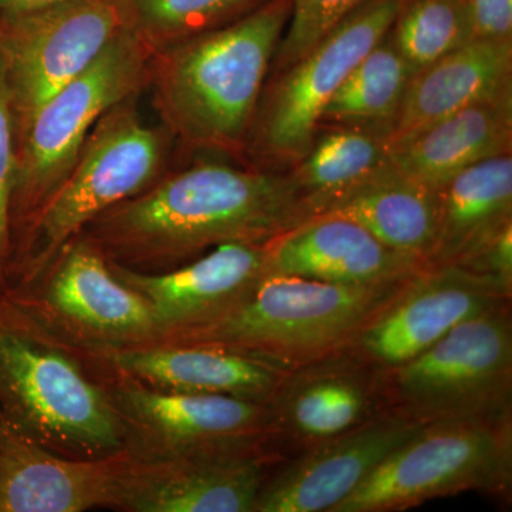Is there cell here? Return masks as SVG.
Segmentation results:
<instances>
[{"mask_svg":"<svg viewBox=\"0 0 512 512\" xmlns=\"http://www.w3.org/2000/svg\"><path fill=\"white\" fill-rule=\"evenodd\" d=\"M512 92V40H470L414 72L386 133L390 151L471 104Z\"/></svg>","mask_w":512,"mask_h":512,"instance_id":"ffe728a7","label":"cell"},{"mask_svg":"<svg viewBox=\"0 0 512 512\" xmlns=\"http://www.w3.org/2000/svg\"><path fill=\"white\" fill-rule=\"evenodd\" d=\"M470 40H512V0H466Z\"/></svg>","mask_w":512,"mask_h":512,"instance_id":"4dcf8cb0","label":"cell"},{"mask_svg":"<svg viewBox=\"0 0 512 512\" xmlns=\"http://www.w3.org/2000/svg\"><path fill=\"white\" fill-rule=\"evenodd\" d=\"M511 291L463 266L426 268L350 342L356 359L382 370L402 365L468 319L508 306Z\"/></svg>","mask_w":512,"mask_h":512,"instance_id":"4fadbf2b","label":"cell"},{"mask_svg":"<svg viewBox=\"0 0 512 512\" xmlns=\"http://www.w3.org/2000/svg\"><path fill=\"white\" fill-rule=\"evenodd\" d=\"M173 141L164 127L141 119L137 96L107 111L13 254L9 286L29 284L94 218L160 180Z\"/></svg>","mask_w":512,"mask_h":512,"instance_id":"5b68a950","label":"cell"},{"mask_svg":"<svg viewBox=\"0 0 512 512\" xmlns=\"http://www.w3.org/2000/svg\"><path fill=\"white\" fill-rule=\"evenodd\" d=\"M421 427L419 421L402 414H384L320 441L278 474L266 478L254 512H332Z\"/></svg>","mask_w":512,"mask_h":512,"instance_id":"2e32d148","label":"cell"},{"mask_svg":"<svg viewBox=\"0 0 512 512\" xmlns=\"http://www.w3.org/2000/svg\"><path fill=\"white\" fill-rule=\"evenodd\" d=\"M3 291L74 345H140L161 335L147 299L82 235L64 245L29 284Z\"/></svg>","mask_w":512,"mask_h":512,"instance_id":"30bf717a","label":"cell"},{"mask_svg":"<svg viewBox=\"0 0 512 512\" xmlns=\"http://www.w3.org/2000/svg\"><path fill=\"white\" fill-rule=\"evenodd\" d=\"M389 36L419 70L470 42L466 0H402Z\"/></svg>","mask_w":512,"mask_h":512,"instance_id":"83f0119b","label":"cell"},{"mask_svg":"<svg viewBox=\"0 0 512 512\" xmlns=\"http://www.w3.org/2000/svg\"><path fill=\"white\" fill-rule=\"evenodd\" d=\"M97 372L123 421L126 451L131 456L170 457L222 448L266 447L271 440L268 403L221 394L164 392L128 377Z\"/></svg>","mask_w":512,"mask_h":512,"instance_id":"7c38bea8","label":"cell"},{"mask_svg":"<svg viewBox=\"0 0 512 512\" xmlns=\"http://www.w3.org/2000/svg\"><path fill=\"white\" fill-rule=\"evenodd\" d=\"M16 170V133L10 107L5 67L0 57V291L8 288L12 272L13 242L10 207Z\"/></svg>","mask_w":512,"mask_h":512,"instance_id":"f546056e","label":"cell"},{"mask_svg":"<svg viewBox=\"0 0 512 512\" xmlns=\"http://www.w3.org/2000/svg\"><path fill=\"white\" fill-rule=\"evenodd\" d=\"M268 448L235 447L170 457L126 451L114 510L254 512L266 480Z\"/></svg>","mask_w":512,"mask_h":512,"instance_id":"5bb4252c","label":"cell"},{"mask_svg":"<svg viewBox=\"0 0 512 512\" xmlns=\"http://www.w3.org/2000/svg\"><path fill=\"white\" fill-rule=\"evenodd\" d=\"M437 212L439 190L404 173L387 158L359 183L323 201L311 218H349L387 247L427 268L436 241Z\"/></svg>","mask_w":512,"mask_h":512,"instance_id":"44dd1931","label":"cell"},{"mask_svg":"<svg viewBox=\"0 0 512 512\" xmlns=\"http://www.w3.org/2000/svg\"><path fill=\"white\" fill-rule=\"evenodd\" d=\"M110 264L120 279L150 303L160 325L158 339L217 318L266 272L264 244L251 242L222 244L163 272L133 271Z\"/></svg>","mask_w":512,"mask_h":512,"instance_id":"ac0fdd59","label":"cell"},{"mask_svg":"<svg viewBox=\"0 0 512 512\" xmlns=\"http://www.w3.org/2000/svg\"><path fill=\"white\" fill-rule=\"evenodd\" d=\"M0 416L73 460L126 451L123 421L100 373L6 291H0Z\"/></svg>","mask_w":512,"mask_h":512,"instance_id":"3957f363","label":"cell"},{"mask_svg":"<svg viewBox=\"0 0 512 512\" xmlns=\"http://www.w3.org/2000/svg\"><path fill=\"white\" fill-rule=\"evenodd\" d=\"M409 281L338 285L265 272L217 318L156 342L241 350L293 370L348 348L363 326Z\"/></svg>","mask_w":512,"mask_h":512,"instance_id":"277c9868","label":"cell"},{"mask_svg":"<svg viewBox=\"0 0 512 512\" xmlns=\"http://www.w3.org/2000/svg\"><path fill=\"white\" fill-rule=\"evenodd\" d=\"M463 266L474 274L488 276L510 289L512 286V224L491 239L480 252Z\"/></svg>","mask_w":512,"mask_h":512,"instance_id":"1f68e13d","label":"cell"},{"mask_svg":"<svg viewBox=\"0 0 512 512\" xmlns=\"http://www.w3.org/2000/svg\"><path fill=\"white\" fill-rule=\"evenodd\" d=\"M121 30L113 0H66L32 12L0 13V57L15 133L83 73Z\"/></svg>","mask_w":512,"mask_h":512,"instance_id":"8fae6325","label":"cell"},{"mask_svg":"<svg viewBox=\"0 0 512 512\" xmlns=\"http://www.w3.org/2000/svg\"><path fill=\"white\" fill-rule=\"evenodd\" d=\"M414 72L387 33L333 94L319 128H369L386 136Z\"/></svg>","mask_w":512,"mask_h":512,"instance_id":"d4e9b609","label":"cell"},{"mask_svg":"<svg viewBox=\"0 0 512 512\" xmlns=\"http://www.w3.org/2000/svg\"><path fill=\"white\" fill-rule=\"evenodd\" d=\"M389 158L384 134L369 128L319 130L308 153L288 173L298 185L308 220L323 201L382 167Z\"/></svg>","mask_w":512,"mask_h":512,"instance_id":"484cf974","label":"cell"},{"mask_svg":"<svg viewBox=\"0 0 512 512\" xmlns=\"http://www.w3.org/2000/svg\"><path fill=\"white\" fill-rule=\"evenodd\" d=\"M402 0H366L298 62L266 80L244 161L286 173L308 153L333 94L392 28Z\"/></svg>","mask_w":512,"mask_h":512,"instance_id":"52a82bcc","label":"cell"},{"mask_svg":"<svg viewBox=\"0 0 512 512\" xmlns=\"http://www.w3.org/2000/svg\"><path fill=\"white\" fill-rule=\"evenodd\" d=\"M306 366L289 373L268 403L269 439L289 433L315 446L372 417L370 383L352 366Z\"/></svg>","mask_w":512,"mask_h":512,"instance_id":"cb8c5ba5","label":"cell"},{"mask_svg":"<svg viewBox=\"0 0 512 512\" xmlns=\"http://www.w3.org/2000/svg\"><path fill=\"white\" fill-rule=\"evenodd\" d=\"M511 224L512 154H504L441 185L436 241L427 268L466 264Z\"/></svg>","mask_w":512,"mask_h":512,"instance_id":"603a6c76","label":"cell"},{"mask_svg":"<svg viewBox=\"0 0 512 512\" xmlns=\"http://www.w3.org/2000/svg\"><path fill=\"white\" fill-rule=\"evenodd\" d=\"M66 0H0V13L15 15V13L32 12V10L49 8Z\"/></svg>","mask_w":512,"mask_h":512,"instance_id":"d6a6232c","label":"cell"},{"mask_svg":"<svg viewBox=\"0 0 512 512\" xmlns=\"http://www.w3.org/2000/svg\"><path fill=\"white\" fill-rule=\"evenodd\" d=\"M396 412L423 426L510 420L512 328L508 306L468 319L402 365L384 370Z\"/></svg>","mask_w":512,"mask_h":512,"instance_id":"ba28073f","label":"cell"},{"mask_svg":"<svg viewBox=\"0 0 512 512\" xmlns=\"http://www.w3.org/2000/svg\"><path fill=\"white\" fill-rule=\"evenodd\" d=\"M266 272L328 284H400L424 266L384 245L372 232L340 215H319L264 244Z\"/></svg>","mask_w":512,"mask_h":512,"instance_id":"d6986e66","label":"cell"},{"mask_svg":"<svg viewBox=\"0 0 512 512\" xmlns=\"http://www.w3.org/2000/svg\"><path fill=\"white\" fill-rule=\"evenodd\" d=\"M76 346L97 370L153 389L221 394L259 403L271 402L292 370L265 357L214 345L150 342Z\"/></svg>","mask_w":512,"mask_h":512,"instance_id":"9a60e30c","label":"cell"},{"mask_svg":"<svg viewBox=\"0 0 512 512\" xmlns=\"http://www.w3.org/2000/svg\"><path fill=\"white\" fill-rule=\"evenodd\" d=\"M292 0H269L237 22L153 55L148 86L163 127L191 151L244 161L245 146Z\"/></svg>","mask_w":512,"mask_h":512,"instance_id":"7a4b0ae2","label":"cell"},{"mask_svg":"<svg viewBox=\"0 0 512 512\" xmlns=\"http://www.w3.org/2000/svg\"><path fill=\"white\" fill-rule=\"evenodd\" d=\"M366 0H292V15L276 49L271 72L278 73L298 62L318 45L330 30Z\"/></svg>","mask_w":512,"mask_h":512,"instance_id":"f1b7e54d","label":"cell"},{"mask_svg":"<svg viewBox=\"0 0 512 512\" xmlns=\"http://www.w3.org/2000/svg\"><path fill=\"white\" fill-rule=\"evenodd\" d=\"M308 220L291 174L200 161L167 171L80 232L113 264L163 272L231 242L266 241Z\"/></svg>","mask_w":512,"mask_h":512,"instance_id":"6da1fadb","label":"cell"},{"mask_svg":"<svg viewBox=\"0 0 512 512\" xmlns=\"http://www.w3.org/2000/svg\"><path fill=\"white\" fill-rule=\"evenodd\" d=\"M512 92L478 101L390 151L397 168L430 187L490 158L512 154Z\"/></svg>","mask_w":512,"mask_h":512,"instance_id":"7402d4cb","label":"cell"},{"mask_svg":"<svg viewBox=\"0 0 512 512\" xmlns=\"http://www.w3.org/2000/svg\"><path fill=\"white\" fill-rule=\"evenodd\" d=\"M151 59L153 55L136 37L121 30L83 73L47 100L16 134L10 207L13 254L72 171L97 121L148 86Z\"/></svg>","mask_w":512,"mask_h":512,"instance_id":"8992f818","label":"cell"},{"mask_svg":"<svg viewBox=\"0 0 512 512\" xmlns=\"http://www.w3.org/2000/svg\"><path fill=\"white\" fill-rule=\"evenodd\" d=\"M123 29L151 55L237 22L269 0H113Z\"/></svg>","mask_w":512,"mask_h":512,"instance_id":"4316f807","label":"cell"},{"mask_svg":"<svg viewBox=\"0 0 512 512\" xmlns=\"http://www.w3.org/2000/svg\"><path fill=\"white\" fill-rule=\"evenodd\" d=\"M124 460L60 456L0 416V512L114 510Z\"/></svg>","mask_w":512,"mask_h":512,"instance_id":"e0dca14e","label":"cell"},{"mask_svg":"<svg viewBox=\"0 0 512 512\" xmlns=\"http://www.w3.org/2000/svg\"><path fill=\"white\" fill-rule=\"evenodd\" d=\"M511 423L427 424L397 447L332 512L407 510L466 491H503L511 481Z\"/></svg>","mask_w":512,"mask_h":512,"instance_id":"9c48e42d","label":"cell"}]
</instances>
